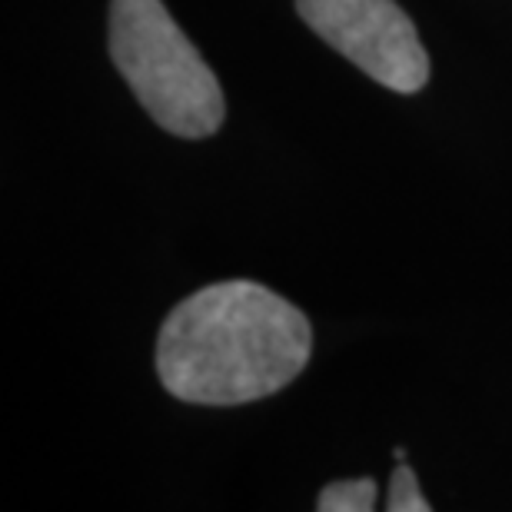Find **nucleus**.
<instances>
[{
	"label": "nucleus",
	"mask_w": 512,
	"mask_h": 512,
	"mask_svg": "<svg viewBox=\"0 0 512 512\" xmlns=\"http://www.w3.org/2000/svg\"><path fill=\"white\" fill-rule=\"evenodd\" d=\"M313 350L310 320L253 280L213 283L163 320L157 373L183 403L240 406L280 393Z\"/></svg>",
	"instance_id": "obj_1"
},
{
	"label": "nucleus",
	"mask_w": 512,
	"mask_h": 512,
	"mask_svg": "<svg viewBox=\"0 0 512 512\" xmlns=\"http://www.w3.org/2000/svg\"><path fill=\"white\" fill-rule=\"evenodd\" d=\"M110 57L140 107L177 137H210L227 100L160 0H110Z\"/></svg>",
	"instance_id": "obj_2"
},
{
	"label": "nucleus",
	"mask_w": 512,
	"mask_h": 512,
	"mask_svg": "<svg viewBox=\"0 0 512 512\" xmlns=\"http://www.w3.org/2000/svg\"><path fill=\"white\" fill-rule=\"evenodd\" d=\"M296 10L313 34L376 84L416 94L429 80V57L396 0H296Z\"/></svg>",
	"instance_id": "obj_3"
},
{
	"label": "nucleus",
	"mask_w": 512,
	"mask_h": 512,
	"mask_svg": "<svg viewBox=\"0 0 512 512\" xmlns=\"http://www.w3.org/2000/svg\"><path fill=\"white\" fill-rule=\"evenodd\" d=\"M386 509L389 512H429V503L419 493L416 473L409 466L399 463L396 473L389 476V493H386Z\"/></svg>",
	"instance_id": "obj_5"
},
{
	"label": "nucleus",
	"mask_w": 512,
	"mask_h": 512,
	"mask_svg": "<svg viewBox=\"0 0 512 512\" xmlns=\"http://www.w3.org/2000/svg\"><path fill=\"white\" fill-rule=\"evenodd\" d=\"M380 489L373 479H343V483H330L316 499L320 512H370L376 509Z\"/></svg>",
	"instance_id": "obj_4"
}]
</instances>
